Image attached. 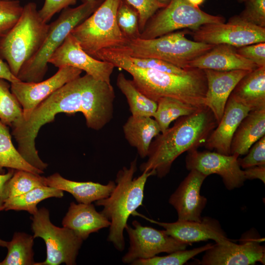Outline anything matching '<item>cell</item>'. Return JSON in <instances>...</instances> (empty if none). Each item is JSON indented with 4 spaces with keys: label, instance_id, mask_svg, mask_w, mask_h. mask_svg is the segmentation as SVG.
Listing matches in <instances>:
<instances>
[{
    "label": "cell",
    "instance_id": "6da1fadb",
    "mask_svg": "<svg viewBox=\"0 0 265 265\" xmlns=\"http://www.w3.org/2000/svg\"><path fill=\"white\" fill-rule=\"evenodd\" d=\"M106 83L85 74L66 83L42 102L29 119L21 120L12 127L17 150L33 167L44 171L48 164L40 158L35 140L40 129L54 121L56 114L81 112L88 128L95 123L104 104Z\"/></svg>",
    "mask_w": 265,
    "mask_h": 265
},
{
    "label": "cell",
    "instance_id": "7a4b0ae2",
    "mask_svg": "<svg viewBox=\"0 0 265 265\" xmlns=\"http://www.w3.org/2000/svg\"><path fill=\"white\" fill-rule=\"evenodd\" d=\"M95 58L127 72L136 88L156 102L161 98L170 97L199 108L206 107L207 81L204 70L190 68L187 74L177 75L141 69L132 63L122 47L103 49Z\"/></svg>",
    "mask_w": 265,
    "mask_h": 265
},
{
    "label": "cell",
    "instance_id": "3957f363",
    "mask_svg": "<svg viewBox=\"0 0 265 265\" xmlns=\"http://www.w3.org/2000/svg\"><path fill=\"white\" fill-rule=\"evenodd\" d=\"M217 125L212 112L207 107L180 117L173 126L153 140L148 159L140 165V170L153 171L159 178L165 177L175 159L186 152L204 145Z\"/></svg>",
    "mask_w": 265,
    "mask_h": 265
},
{
    "label": "cell",
    "instance_id": "277c9868",
    "mask_svg": "<svg viewBox=\"0 0 265 265\" xmlns=\"http://www.w3.org/2000/svg\"><path fill=\"white\" fill-rule=\"evenodd\" d=\"M137 170V158L129 167L119 170L115 180V186L107 197L95 201L98 206L103 207L100 212L110 222L107 240L119 251L125 247L124 232L131 215L142 205L144 188L148 178L155 176L153 171L142 172L134 178Z\"/></svg>",
    "mask_w": 265,
    "mask_h": 265
},
{
    "label": "cell",
    "instance_id": "5b68a950",
    "mask_svg": "<svg viewBox=\"0 0 265 265\" xmlns=\"http://www.w3.org/2000/svg\"><path fill=\"white\" fill-rule=\"evenodd\" d=\"M49 25L41 19L36 4L23 6L15 26L0 38V57L6 60L16 77L23 65L38 52L48 34Z\"/></svg>",
    "mask_w": 265,
    "mask_h": 265
},
{
    "label": "cell",
    "instance_id": "8992f818",
    "mask_svg": "<svg viewBox=\"0 0 265 265\" xmlns=\"http://www.w3.org/2000/svg\"><path fill=\"white\" fill-rule=\"evenodd\" d=\"M104 0L85 1L74 8L62 10L58 18L49 25L47 35L38 52L21 67L17 78L22 81L43 80L49 60L72 30L88 17Z\"/></svg>",
    "mask_w": 265,
    "mask_h": 265
},
{
    "label": "cell",
    "instance_id": "52a82bcc",
    "mask_svg": "<svg viewBox=\"0 0 265 265\" xmlns=\"http://www.w3.org/2000/svg\"><path fill=\"white\" fill-rule=\"evenodd\" d=\"M186 33L185 31L173 32L153 39L129 40L121 47L131 57L156 58L186 69L190 61L214 45L189 40Z\"/></svg>",
    "mask_w": 265,
    "mask_h": 265
},
{
    "label": "cell",
    "instance_id": "ba28073f",
    "mask_svg": "<svg viewBox=\"0 0 265 265\" xmlns=\"http://www.w3.org/2000/svg\"><path fill=\"white\" fill-rule=\"evenodd\" d=\"M120 1L104 0L70 33L82 49L94 58L100 50L121 47L125 46L128 41L116 21V13Z\"/></svg>",
    "mask_w": 265,
    "mask_h": 265
},
{
    "label": "cell",
    "instance_id": "9c48e42d",
    "mask_svg": "<svg viewBox=\"0 0 265 265\" xmlns=\"http://www.w3.org/2000/svg\"><path fill=\"white\" fill-rule=\"evenodd\" d=\"M157 11L148 21L140 38H155L178 29L194 30L209 23H223V17L208 14L191 4L187 0H171Z\"/></svg>",
    "mask_w": 265,
    "mask_h": 265
},
{
    "label": "cell",
    "instance_id": "30bf717a",
    "mask_svg": "<svg viewBox=\"0 0 265 265\" xmlns=\"http://www.w3.org/2000/svg\"><path fill=\"white\" fill-rule=\"evenodd\" d=\"M31 219L33 238H42L47 250L45 261L35 263L34 265H76L83 240L72 230L53 225L50 220L49 211L46 208L38 209Z\"/></svg>",
    "mask_w": 265,
    "mask_h": 265
},
{
    "label": "cell",
    "instance_id": "8fae6325",
    "mask_svg": "<svg viewBox=\"0 0 265 265\" xmlns=\"http://www.w3.org/2000/svg\"><path fill=\"white\" fill-rule=\"evenodd\" d=\"M189 32L194 41L213 45L227 44L239 48L265 42V28L247 23L238 15L230 18L226 23L206 24Z\"/></svg>",
    "mask_w": 265,
    "mask_h": 265
},
{
    "label": "cell",
    "instance_id": "7c38bea8",
    "mask_svg": "<svg viewBox=\"0 0 265 265\" xmlns=\"http://www.w3.org/2000/svg\"><path fill=\"white\" fill-rule=\"evenodd\" d=\"M125 228L129 239V247L123 256L124 264H131L138 259L152 258L161 253H170L186 249L189 244L180 241L166 233L149 226H142L137 220Z\"/></svg>",
    "mask_w": 265,
    "mask_h": 265
},
{
    "label": "cell",
    "instance_id": "4fadbf2b",
    "mask_svg": "<svg viewBox=\"0 0 265 265\" xmlns=\"http://www.w3.org/2000/svg\"><path fill=\"white\" fill-rule=\"evenodd\" d=\"M238 157L234 154L193 149L187 152L186 166L189 171L196 170L207 177L213 174L219 175L226 188L231 190L242 186L246 180L238 164Z\"/></svg>",
    "mask_w": 265,
    "mask_h": 265
},
{
    "label": "cell",
    "instance_id": "5bb4252c",
    "mask_svg": "<svg viewBox=\"0 0 265 265\" xmlns=\"http://www.w3.org/2000/svg\"><path fill=\"white\" fill-rule=\"evenodd\" d=\"M82 72L80 69L64 66L58 68L54 75L45 80L10 83L11 91L23 109L22 120H28L34 109L42 102L66 83L80 77Z\"/></svg>",
    "mask_w": 265,
    "mask_h": 265
},
{
    "label": "cell",
    "instance_id": "9a60e30c",
    "mask_svg": "<svg viewBox=\"0 0 265 265\" xmlns=\"http://www.w3.org/2000/svg\"><path fill=\"white\" fill-rule=\"evenodd\" d=\"M58 68L70 66L85 71L96 80L111 84L115 67L110 62L97 59L87 53L70 33L49 60Z\"/></svg>",
    "mask_w": 265,
    "mask_h": 265
},
{
    "label": "cell",
    "instance_id": "2e32d148",
    "mask_svg": "<svg viewBox=\"0 0 265 265\" xmlns=\"http://www.w3.org/2000/svg\"><path fill=\"white\" fill-rule=\"evenodd\" d=\"M263 238H249L240 244L229 240L215 242L205 251L200 264L202 265H251L265 263Z\"/></svg>",
    "mask_w": 265,
    "mask_h": 265
},
{
    "label": "cell",
    "instance_id": "e0dca14e",
    "mask_svg": "<svg viewBox=\"0 0 265 265\" xmlns=\"http://www.w3.org/2000/svg\"><path fill=\"white\" fill-rule=\"evenodd\" d=\"M132 215L139 216L163 227L166 234L176 239L190 245L192 243L209 239L215 242L226 243L229 240L219 221L208 216L200 221L178 220L174 222L156 221L134 212Z\"/></svg>",
    "mask_w": 265,
    "mask_h": 265
},
{
    "label": "cell",
    "instance_id": "ac0fdd59",
    "mask_svg": "<svg viewBox=\"0 0 265 265\" xmlns=\"http://www.w3.org/2000/svg\"><path fill=\"white\" fill-rule=\"evenodd\" d=\"M207 177L191 170L171 195L168 202L177 212L178 220L200 221L207 199L200 193L202 184Z\"/></svg>",
    "mask_w": 265,
    "mask_h": 265
},
{
    "label": "cell",
    "instance_id": "d6986e66",
    "mask_svg": "<svg viewBox=\"0 0 265 265\" xmlns=\"http://www.w3.org/2000/svg\"><path fill=\"white\" fill-rule=\"evenodd\" d=\"M204 71L207 81L205 105L211 110L218 124L233 90L239 80L250 71L242 70L218 71L211 69Z\"/></svg>",
    "mask_w": 265,
    "mask_h": 265
},
{
    "label": "cell",
    "instance_id": "ffe728a7",
    "mask_svg": "<svg viewBox=\"0 0 265 265\" xmlns=\"http://www.w3.org/2000/svg\"><path fill=\"white\" fill-rule=\"evenodd\" d=\"M250 111L248 107L230 95L220 121L204 144L205 147L209 150L231 155L230 147L233 135L242 120Z\"/></svg>",
    "mask_w": 265,
    "mask_h": 265
},
{
    "label": "cell",
    "instance_id": "44dd1931",
    "mask_svg": "<svg viewBox=\"0 0 265 265\" xmlns=\"http://www.w3.org/2000/svg\"><path fill=\"white\" fill-rule=\"evenodd\" d=\"M258 67L240 55L237 48L227 44H218L193 59L187 68L218 71L242 70L251 71Z\"/></svg>",
    "mask_w": 265,
    "mask_h": 265
},
{
    "label": "cell",
    "instance_id": "7402d4cb",
    "mask_svg": "<svg viewBox=\"0 0 265 265\" xmlns=\"http://www.w3.org/2000/svg\"><path fill=\"white\" fill-rule=\"evenodd\" d=\"M63 227L72 230L83 240L101 229L108 228L110 222L92 204L70 203L62 221Z\"/></svg>",
    "mask_w": 265,
    "mask_h": 265
},
{
    "label": "cell",
    "instance_id": "603a6c76",
    "mask_svg": "<svg viewBox=\"0 0 265 265\" xmlns=\"http://www.w3.org/2000/svg\"><path fill=\"white\" fill-rule=\"evenodd\" d=\"M47 185L71 194L79 203L90 204L108 197L115 186V181L106 185L93 182H77L63 178L59 173L46 177Z\"/></svg>",
    "mask_w": 265,
    "mask_h": 265
},
{
    "label": "cell",
    "instance_id": "cb8c5ba5",
    "mask_svg": "<svg viewBox=\"0 0 265 265\" xmlns=\"http://www.w3.org/2000/svg\"><path fill=\"white\" fill-rule=\"evenodd\" d=\"M265 135V108L250 111L236 130L231 143L230 153L246 155L250 147Z\"/></svg>",
    "mask_w": 265,
    "mask_h": 265
},
{
    "label": "cell",
    "instance_id": "d4e9b609",
    "mask_svg": "<svg viewBox=\"0 0 265 265\" xmlns=\"http://www.w3.org/2000/svg\"><path fill=\"white\" fill-rule=\"evenodd\" d=\"M231 95L250 111L265 108V66L248 73Z\"/></svg>",
    "mask_w": 265,
    "mask_h": 265
},
{
    "label": "cell",
    "instance_id": "484cf974",
    "mask_svg": "<svg viewBox=\"0 0 265 265\" xmlns=\"http://www.w3.org/2000/svg\"><path fill=\"white\" fill-rule=\"evenodd\" d=\"M123 131L127 141L142 159L147 157L151 142L161 132L153 117L132 115L124 124Z\"/></svg>",
    "mask_w": 265,
    "mask_h": 265
},
{
    "label": "cell",
    "instance_id": "4316f807",
    "mask_svg": "<svg viewBox=\"0 0 265 265\" xmlns=\"http://www.w3.org/2000/svg\"><path fill=\"white\" fill-rule=\"evenodd\" d=\"M116 85L126 97L132 116L153 117L157 109V102L141 93L132 80L127 79L123 73H119Z\"/></svg>",
    "mask_w": 265,
    "mask_h": 265
},
{
    "label": "cell",
    "instance_id": "83f0119b",
    "mask_svg": "<svg viewBox=\"0 0 265 265\" xmlns=\"http://www.w3.org/2000/svg\"><path fill=\"white\" fill-rule=\"evenodd\" d=\"M63 191L49 186L36 187L24 194L9 198L5 201L4 210L25 211L31 215L37 212L39 203L52 197L61 198Z\"/></svg>",
    "mask_w": 265,
    "mask_h": 265
},
{
    "label": "cell",
    "instance_id": "f1b7e54d",
    "mask_svg": "<svg viewBox=\"0 0 265 265\" xmlns=\"http://www.w3.org/2000/svg\"><path fill=\"white\" fill-rule=\"evenodd\" d=\"M3 168L41 174L44 171L30 164L14 147L8 127L0 120V172Z\"/></svg>",
    "mask_w": 265,
    "mask_h": 265
},
{
    "label": "cell",
    "instance_id": "f546056e",
    "mask_svg": "<svg viewBox=\"0 0 265 265\" xmlns=\"http://www.w3.org/2000/svg\"><path fill=\"white\" fill-rule=\"evenodd\" d=\"M33 236L24 232H15L7 242V254L0 265H34Z\"/></svg>",
    "mask_w": 265,
    "mask_h": 265
},
{
    "label": "cell",
    "instance_id": "4dcf8cb0",
    "mask_svg": "<svg viewBox=\"0 0 265 265\" xmlns=\"http://www.w3.org/2000/svg\"><path fill=\"white\" fill-rule=\"evenodd\" d=\"M157 103V109L153 118L157 122L161 132L168 129L172 122L181 117L190 115L200 109L170 97L161 98Z\"/></svg>",
    "mask_w": 265,
    "mask_h": 265
},
{
    "label": "cell",
    "instance_id": "1f68e13d",
    "mask_svg": "<svg viewBox=\"0 0 265 265\" xmlns=\"http://www.w3.org/2000/svg\"><path fill=\"white\" fill-rule=\"evenodd\" d=\"M44 186H47L46 177L25 170H15L5 185L6 200Z\"/></svg>",
    "mask_w": 265,
    "mask_h": 265
},
{
    "label": "cell",
    "instance_id": "d6a6232c",
    "mask_svg": "<svg viewBox=\"0 0 265 265\" xmlns=\"http://www.w3.org/2000/svg\"><path fill=\"white\" fill-rule=\"evenodd\" d=\"M8 82L0 78V120L11 127L23 119V113L20 103L11 91Z\"/></svg>",
    "mask_w": 265,
    "mask_h": 265
},
{
    "label": "cell",
    "instance_id": "836d02e7",
    "mask_svg": "<svg viewBox=\"0 0 265 265\" xmlns=\"http://www.w3.org/2000/svg\"><path fill=\"white\" fill-rule=\"evenodd\" d=\"M139 13L137 10L125 0H121L116 13L117 25L128 40L140 38Z\"/></svg>",
    "mask_w": 265,
    "mask_h": 265
},
{
    "label": "cell",
    "instance_id": "e575fe53",
    "mask_svg": "<svg viewBox=\"0 0 265 265\" xmlns=\"http://www.w3.org/2000/svg\"><path fill=\"white\" fill-rule=\"evenodd\" d=\"M212 243L190 250L176 251L164 256H155L145 259H138L131 263L132 265H182L198 254L209 248Z\"/></svg>",
    "mask_w": 265,
    "mask_h": 265
},
{
    "label": "cell",
    "instance_id": "d590c367",
    "mask_svg": "<svg viewBox=\"0 0 265 265\" xmlns=\"http://www.w3.org/2000/svg\"><path fill=\"white\" fill-rule=\"evenodd\" d=\"M23 9L19 0H0V38L15 26Z\"/></svg>",
    "mask_w": 265,
    "mask_h": 265
},
{
    "label": "cell",
    "instance_id": "8d00e7d4",
    "mask_svg": "<svg viewBox=\"0 0 265 265\" xmlns=\"http://www.w3.org/2000/svg\"><path fill=\"white\" fill-rule=\"evenodd\" d=\"M133 64L141 69H150L177 75L187 74L190 68L183 69L166 61L153 58L133 57L129 55Z\"/></svg>",
    "mask_w": 265,
    "mask_h": 265
},
{
    "label": "cell",
    "instance_id": "74e56055",
    "mask_svg": "<svg viewBox=\"0 0 265 265\" xmlns=\"http://www.w3.org/2000/svg\"><path fill=\"white\" fill-rule=\"evenodd\" d=\"M238 16L245 22L265 28V0H247Z\"/></svg>",
    "mask_w": 265,
    "mask_h": 265
},
{
    "label": "cell",
    "instance_id": "f35d334b",
    "mask_svg": "<svg viewBox=\"0 0 265 265\" xmlns=\"http://www.w3.org/2000/svg\"><path fill=\"white\" fill-rule=\"evenodd\" d=\"M246 155L238 159L240 167L243 169L260 165H265V135L256 142Z\"/></svg>",
    "mask_w": 265,
    "mask_h": 265
},
{
    "label": "cell",
    "instance_id": "ab89813d",
    "mask_svg": "<svg viewBox=\"0 0 265 265\" xmlns=\"http://www.w3.org/2000/svg\"><path fill=\"white\" fill-rule=\"evenodd\" d=\"M135 8L139 13V26L141 32L148 21L159 9L163 6L156 0H125Z\"/></svg>",
    "mask_w": 265,
    "mask_h": 265
},
{
    "label": "cell",
    "instance_id": "60d3db41",
    "mask_svg": "<svg viewBox=\"0 0 265 265\" xmlns=\"http://www.w3.org/2000/svg\"><path fill=\"white\" fill-rule=\"evenodd\" d=\"M237 52L258 67L265 66V42L252 44L237 48Z\"/></svg>",
    "mask_w": 265,
    "mask_h": 265
},
{
    "label": "cell",
    "instance_id": "b9f144b4",
    "mask_svg": "<svg viewBox=\"0 0 265 265\" xmlns=\"http://www.w3.org/2000/svg\"><path fill=\"white\" fill-rule=\"evenodd\" d=\"M77 0H45L42 7L38 10L42 20L47 23L53 16L70 5L75 4Z\"/></svg>",
    "mask_w": 265,
    "mask_h": 265
},
{
    "label": "cell",
    "instance_id": "7bdbcfd3",
    "mask_svg": "<svg viewBox=\"0 0 265 265\" xmlns=\"http://www.w3.org/2000/svg\"><path fill=\"white\" fill-rule=\"evenodd\" d=\"M243 171L246 180L259 179L265 184V165L255 166Z\"/></svg>",
    "mask_w": 265,
    "mask_h": 265
},
{
    "label": "cell",
    "instance_id": "ee69618b",
    "mask_svg": "<svg viewBox=\"0 0 265 265\" xmlns=\"http://www.w3.org/2000/svg\"><path fill=\"white\" fill-rule=\"evenodd\" d=\"M15 170L9 169L6 173H0V212L4 210V205L6 200L5 186L8 180L12 176Z\"/></svg>",
    "mask_w": 265,
    "mask_h": 265
},
{
    "label": "cell",
    "instance_id": "f6af8a7d",
    "mask_svg": "<svg viewBox=\"0 0 265 265\" xmlns=\"http://www.w3.org/2000/svg\"><path fill=\"white\" fill-rule=\"evenodd\" d=\"M0 78L4 79L10 83L21 81L11 72L6 62L0 57Z\"/></svg>",
    "mask_w": 265,
    "mask_h": 265
},
{
    "label": "cell",
    "instance_id": "bcb514c9",
    "mask_svg": "<svg viewBox=\"0 0 265 265\" xmlns=\"http://www.w3.org/2000/svg\"><path fill=\"white\" fill-rule=\"evenodd\" d=\"M191 4L196 7H199L205 0H187Z\"/></svg>",
    "mask_w": 265,
    "mask_h": 265
},
{
    "label": "cell",
    "instance_id": "7dc6e473",
    "mask_svg": "<svg viewBox=\"0 0 265 265\" xmlns=\"http://www.w3.org/2000/svg\"><path fill=\"white\" fill-rule=\"evenodd\" d=\"M157 2L162 5L163 7L167 6L171 0H156Z\"/></svg>",
    "mask_w": 265,
    "mask_h": 265
},
{
    "label": "cell",
    "instance_id": "c3c4849f",
    "mask_svg": "<svg viewBox=\"0 0 265 265\" xmlns=\"http://www.w3.org/2000/svg\"><path fill=\"white\" fill-rule=\"evenodd\" d=\"M8 241L3 240L0 238V246L2 247H6Z\"/></svg>",
    "mask_w": 265,
    "mask_h": 265
},
{
    "label": "cell",
    "instance_id": "681fc988",
    "mask_svg": "<svg viewBox=\"0 0 265 265\" xmlns=\"http://www.w3.org/2000/svg\"><path fill=\"white\" fill-rule=\"evenodd\" d=\"M246 0H238V1L239 3H243V2H244Z\"/></svg>",
    "mask_w": 265,
    "mask_h": 265
},
{
    "label": "cell",
    "instance_id": "f907efd6",
    "mask_svg": "<svg viewBox=\"0 0 265 265\" xmlns=\"http://www.w3.org/2000/svg\"><path fill=\"white\" fill-rule=\"evenodd\" d=\"M82 1V2H85V1H93V0H81Z\"/></svg>",
    "mask_w": 265,
    "mask_h": 265
}]
</instances>
